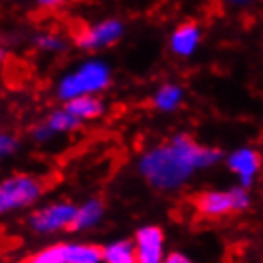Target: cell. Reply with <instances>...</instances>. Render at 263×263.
I'll use <instances>...</instances> for the list:
<instances>
[{
    "label": "cell",
    "instance_id": "6da1fadb",
    "mask_svg": "<svg viewBox=\"0 0 263 263\" xmlns=\"http://www.w3.org/2000/svg\"><path fill=\"white\" fill-rule=\"evenodd\" d=\"M217 149H204L187 134L172 139L170 145L158 147L141 158L139 170L143 178L157 189H176L200 166H210L219 160Z\"/></svg>",
    "mask_w": 263,
    "mask_h": 263
},
{
    "label": "cell",
    "instance_id": "7a4b0ae2",
    "mask_svg": "<svg viewBox=\"0 0 263 263\" xmlns=\"http://www.w3.org/2000/svg\"><path fill=\"white\" fill-rule=\"evenodd\" d=\"M109 84V69L103 63H86L79 71L67 77L60 86V98L72 99L90 96Z\"/></svg>",
    "mask_w": 263,
    "mask_h": 263
},
{
    "label": "cell",
    "instance_id": "3957f363",
    "mask_svg": "<svg viewBox=\"0 0 263 263\" xmlns=\"http://www.w3.org/2000/svg\"><path fill=\"white\" fill-rule=\"evenodd\" d=\"M44 189H46V183L42 178L13 176L0 187V208L2 212H8L29 206L44 193Z\"/></svg>",
    "mask_w": 263,
    "mask_h": 263
},
{
    "label": "cell",
    "instance_id": "277c9868",
    "mask_svg": "<svg viewBox=\"0 0 263 263\" xmlns=\"http://www.w3.org/2000/svg\"><path fill=\"white\" fill-rule=\"evenodd\" d=\"M77 216V208L69 202H60V204H52L44 210L34 212L29 223L34 231L39 233H52V231L63 229L72 223V219Z\"/></svg>",
    "mask_w": 263,
    "mask_h": 263
},
{
    "label": "cell",
    "instance_id": "5b68a950",
    "mask_svg": "<svg viewBox=\"0 0 263 263\" xmlns=\"http://www.w3.org/2000/svg\"><path fill=\"white\" fill-rule=\"evenodd\" d=\"M120 34H122V23L117 20H109L96 27L80 29L77 36H74V40H77V44L80 48L93 50V48H103L117 42L120 39Z\"/></svg>",
    "mask_w": 263,
    "mask_h": 263
},
{
    "label": "cell",
    "instance_id": "8992f818",
    "mask_svg": "<svg viewBox=\"0 0 263 263\" xmlns=\"http://www.w3.org/2000/svg\"><path fill=\"white\" fill-rule=\"evenodd\" d=\"M193 204L200 216L210 217V219H217L223 217L231 212H235V204H233V197L229 193H219V191H206L200 193L193 198Z\"/></svg>",
    "mask_w": 263,
    "mask_h": 263
},
{
    "label": "cell",
    "instance_id": "52a82bcc",
    "mask_svg": "<svg viewBox=\"0 0 263 263\" xmlns=\"http://www.w3.org/2000/svg\"><path fill=\"white\" fill-rule=\"evenodd\" d=\"M162 231L158 227H143L136 235L138 263H160L162 259Z\"/></svg>",
    "mask_w": 263,
    "mask_h": 263
},
{
    "label": "cell",
    "instance_id": "ba28073f",
    "mask_svg": "<svg viewBox=\"0 0 263 263\" xmlns=\"http://www.w3.org/2000/svg\"><path fill=\"white\" fill-rule=\"evenodd\" d=\"M259 166H261V157L252 149H242L229 158V168L240 176L242 185H250L252 176L259 170Z\"/></svg>",
    "mask_w": 263,
    "mask_h": 263
},
{
    "label": "cell",
    "instance_id": "9c48e42d",
    "mask_svg": "<svg viewBox=\"0 0 263 263\" xmlns=\"http://www.w3.org/2000/svg\"><path fill=\"white\" fill-rule=\"evenodd\" d=\"M198 40H200V31L197 23H183L172 34V50L178 55H189L198 46Z\"/></svg>",
    "mask_w": 263,
    "mask_h": 263
},
{
    "label": "cell",
    "instance_id": "30bf717a",
    "mask_svg": "<svg viewBox=\"0 0 263 263\" xmlns=\"http://www.w3.org/2000/svg\"><path fill=\"white\" fill-rule=\"evenodd\" d=\"M67 263H99L105 259V250L96 244H65Z\"/></svg>",
    "mask_w": 263,
    "mask_h": 263
},
{
    "label": "cell",
    "instance_id": "8fae6325",
    "mask_svg": "<svg viewBox=\"0 0 263 263\" xmlns=\"http://www.w3.org/2000/svg\"><path fill=\"white\" fill-rule=\"evenodd\" d=\"M65 111L72 115L74 119H98L103 112V103L99 99L92 98V96H82L69 101L65 107Z\"/></svg>",
    "mask_w": 263,
    "mask_h": 263
},
{
    "label": "cell",
    "instance_id": "7c38bea8",
    "mask_svg": "<svg viewBox=\"0 0 263 263\" xmlns=\"http://www.w3.org/2000/svg\"><path fill=\"white\" fill-rule=\"evenodd\" d=\"M101 214H103V200H99V198L88 200L77 210V216L72 219V223L69 225V231H80L86 227H92L101 217Z\"/></svg>",
    "mask_w": 263,
    "mask_h": 263
},
{
    "label": "cell",
    "instance_id": "4fadbf2b",
    "mask_svg": "<svg viewBox=\"0 0 263 263\" xmlns=\"http://www.w3.org/2000/svg\"><path fill=\"white\" fill-rule=\"evenodd\" d=\"M80 120L74 119L72 115H69L67 111H60V112H53L52 117L48 119L46 126L44 128H40L36 132V138L39 139H46L48 136H52L55 132H67V130H72V128H77L79 126Z\"/></svg>",
    "mask_w": 263,
    "mask_h": 263
},
{
    "label": "cell",
    "instance_id": "5bb4252c",
    "mask_svg": "<svg viewBox=\"0 0 263 263\" xmlns=\"http://www.w3.org/2000/svg\"><path fill=\"white\" fill-rule=\"evenodd\" d=\"M105 263H138V248L130 240L111 244L105 248Z\"/></svg>",
    "mask_w": 263,
    "mask_h": 263
},
{
    "label": "cell",
    "instance_id": "9a60e30c",
    "mask_svg": "<svg viewBox=\"0 0 263 263\" xmlns=\"http://www.w3.org/2000/svg\"><path fill=\"white\" fill-rule=\"evenodd\" d=\"M181 98H183L181 88L174 84H168L157 93V98H155L153 103H155V107L162 109V111H174V109L181 103Z\"/></svg>",
    "mask_w": 263,
    "mask_h": 263
},
{
    "label": "cell",
    "instance_id": "2e32d148",
    "mask_svg": "<svg viewBox=\"0 0 263 263\" xmlns=\"http://www.w3.org/2000/svg\"><path fill=\"white\" fill-rule=\"evenodd\" d=\"M23 263H67L65 257V244H58V246H50L46 250L34 254L33 257L25 259Z\"/></svg>",
    "mask_w": 263,
    "mask_h": 263
},
{
    "label": "cell",
    "instance_id": "e0dca14e",
    "mask_svg": "<svg viewBox=\"0 0 263 263\" xmlns=\"http://www.w3.org/2000/svg\"><path fill=\"white\" fill-rule=\"evenodd\" d=\"M231 197H233V204H235V212L244 210V208L248 206V202H250L248 193L244 191V189H233V191H231Z\"/></svg>",
    "mask_w": 263,
    "mask_h": 263
},
{
    "label": "cell",
    "instance_id": "ac0fdd59",
    "mask_svg": "<svg viewBox=\"0 0 263 263\" xmlns=\"http://www.w3.org/2000/svg\"><path fill=\"white\" fill-rule=\"evenodd\" d=\"M39 46L46 48V50H60L63 44H61L60 39H55V36H40Z\"/></svg>",
    "mask_w": 263,
    "mask_h": 263
},
{
    "label": "cell",
    "instance_id": "d6986e66",
    "mask_svg": "<svg viewBox=\"0 0 263 263\" xmlns=\"http://www.w3.org/2000/svg\"><path fill=\"white\" fill-rule=\"evenodd\" d=\"M164 263H191L189 259L185 256H181V254H178V252H174V254H170V256L166 257Z\"/></svg>",
    "mask_w": 263,
    "mask_h": 263
},
{
    "label": "cell",
    "instance_id": "ffe728a7",
    "mask_svg": "<svg viewBox=\"0 0 263 263\" xmlns=\"http://www.w3.org/2000/svg\"><path fill=\"white\" fill-rule=\"evenodd\" d=\"M15 149V141L12 138L8 139V136H2V153L6 155L8 151H13Z\"/></svg>",
    "mask_w": 263,
    "mask_h": 263
}]
</instances>
